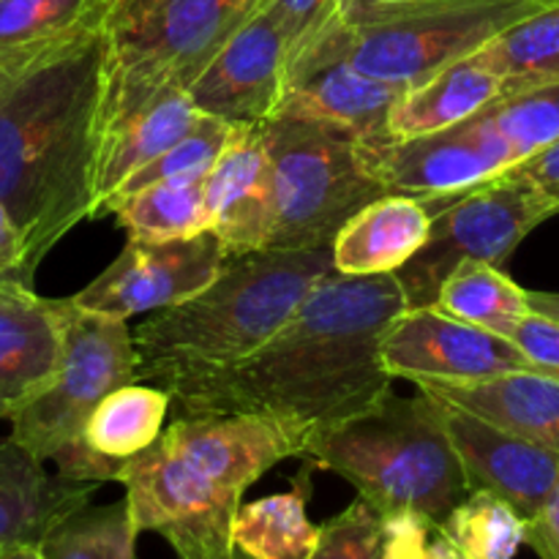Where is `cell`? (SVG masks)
I'll list each match as a JSON object with an SVG mask.
<instances>
[{
  "mask_svg": "<svg viewBox=\"0 0 559 559\" xmlns=\"http://www.w3.org/2000/svg\"><path fill=\"white\" fill-rule=\"evenodd\" d=\"M404 309L393 273L331 271L251 358L169 396L180 415H267L300 426L314 440L391 393L380 344Z\"/></svg>",
  "mask_w": 559,
  "mask_h": 559,
  "instance_id": "obj_1",
  "label": "cell"
},
{
  "mask_svg": "<svg viewBox=\"0 0 559 559\" xmlns=\"http://www.w3.org/2000/svg\"><path fill=\"white\" fill-rule=\"evenodd\" d=\"M104 36L0 71V205L20 229L27 273L96 211Z\"/></svg>",
  "mask_w": 559,
  "mask_h": 559,
  "instance_id": "obj_2",
  "label": "cell"
},
{
  "mask_svg": "<svg viewBox=\"0 0 559 559\" xmlns=\"http://www.w3.org/2000/svg\"><path fill=\"white\" fill-rule=\"evenodd\" d=\"M309 440L306 429L267 415H178L120 473L131 519L178 559H229L246 489L300 459Z\"/></svg>",
  "mask_w": 559,
  "mask_h": 559,
  "instance_id": "obj_3",
  "label": "cell"
},
{
  "mask_svg": "<svg viewBox=\"0 0 559 559\" xmlns=\"http://www.w3.org/2000/svg\"><path fill=\"white\" fill-rule=\"evenodd\" d=\"M331 271V246L229 257L200 295L151 311L131 331L136 380L173 393L243 364L276 336Z\"/></svg>",
  "mask_w": 559,
  "mask_h": 559,
  "instance_id": "obj_4",
  "label": "cell"
},
{
  "mask_svg": "<svg viewBox=\"0 0 559 559\" xmlns=\"http://www.w3.org/2000/svg\"><path fill=\"white\" fill-rule=\"evenodd\" d=\"M300 459L349 480L374 511L440 522L469 495V480L431 396H393L317 435Z\"/></svg>",
  "mask_w": 559,
  "mask_h": 559,
  "instance_id": "obj_5",
  "label": "cell"
},
{
  "mask_svg": "<svg viewBox=\"0 0 559 559\" xmlns=\"http://www.w3.org/2000/svg\"><path fill=\"white\" fill-rule=\"evenodd\" d=\"M260 0H115L104 20L102 136L167 87H189Z\"/></svg>",
  "mask_w": 559,
  "mask_h": 559,
  "instance_id": "obj_6",
  "label": "cell"
},
{
  "mask_svg": "<svg viewBox=\"0 0 559 559\" xmlns=\"http://www.w3.org/2000/svg\"><path fill=\"white\" fill-rule=\"evenodd\" d=\"M262 131L273 189L267 249L331 246L353 213L388 194L353 136L293 118L267 120Z\"/></svg>",
  "mask_w": 559,
  "mask_h": 559,
  "instance_id": "obj_7",
  "label": "cell"
},
{
  "mask_svg": "<svg viewBox=\"0 0 559 559\" xmlns=\"http://www.w3.org/2000/svg\"><path fill=\"white\" fill-rule=\"evenodd\" d=\"M136 382L129 320L91 314L63 298V347L52 380L9 418V437L49 464L74 445L93 409L120 385Z\"/></svg>",
  "mask_w": 559,
  "mask_h": 559,
  "instance_id": "obj_8",
  "label": "cell"
},
{
  "mask_svg": "<svg viewBox=\"0 0 559 559\" xmlns=\"http://www.w3.org/2000/svg\"><path fill=\"white\" fill-rule=\"evenodd\" d=\"M559 213L557 202L511 169L431 211L426 243L393 276L407 309L435 306L437 289L462 262L502 267L538 224Z\"/></svg>",
  "mask_w": 559,
  "mask_h": 559,
  "instance_id": "obj_9",
  "label": "cell"
},
{
  "mask_svg": "<svg viewBox=\"0 0 559 559\" xmlns=\"http://www.w3.org/2000/svg\"><path fill=\"white\" fill-rule=\"evenodd\" d=\"M559 0H462L338 33V58L377 80L418 85L469 58L513 22Z\"/></svg>",
  "mask_w": 559,
  "mask_h": 559,
  "instance_id": "obj_10",
  "label": "cell"
},
{
  "mask_svg": "<svg viewBox=\"0 0 559 559\" xmlns=\"http://www.w3.org/2000/svg\"><path fill=\"white\" fill-rule=\"evenodd\" d=\"M360 151L388 194L420 202L451 200L519 164L516 153L484 112L451 129L360 145Z\"/></svg>",
  "mask_w": 559,
  "mask_h": 559,
  "instance_id": "obj_11",
  "label": "cell"
},
{
  "mask_svg": "<svg viewBox=\"0 0 559 559\" xmlns=\"http://www.w3.org/2000/svg\"><path fill=\"white\" fill-rule=\"evenodd\" d=\"M224 260L213 233L167 243L129 240L112 265L69 300L91 314L131 320L200 295L218 276Z\"/></svg>",
  "mask_w": 559,
  "mask_h": 559,
  "instance_id": "obj_12",
  "label": "cell"
},
{
  "mask_svg": "<svg viewBox=\"0 0 559 559\" xmlns=\"http://www.w3.org/2000/svg\"><path fill=\"white\" fill-rule=\"evenodd\" d=\"M382 366L396 380L473 382L486 377L533 371L516 344L478 325L456 320L437 306L404 309L380 344Z\"/></svg>",
  "mask_w": 559,
  "mask_h": 559,
  "instance_id": "obj_13",
  "label": "cell"
},
{
  "mask_svg": "<svg viewBox=\"0 0 559 559\" xmlns=\"http://www.w3.org/2000/svg\"><path fill=\"white\" fill-rule=\"evenodd\" d=\"M186 91L202 115L267 123L287 91V41L271 11L257 5Z\"/></svg>",
  "mask_w": 559,
  "mask_h": 559,
  "instance_id": "obj_14",
  "label": "cell"
},
{
  "mask_svg": "<svg viewBox=\"0 0 559 559\" xmlns=\"http://www.w3.org/2000/svg\"><path fill=\"white\" fill-rule=\"evenodd\" d=\"M437 407L469 489L491 491L516 508L522 519H533L557 489L559 453L456 404L437 402Z\"/></svg>",
  "mask_w": 559,
  "mask_h": 559,
  "instance_id": "obj_15",
  "label": "cell"
},
{
  "mask_svg": "<svg viewBox=\"0 0 559 559\" xmlns=\"http://www.w3.org/2000/svg\"><path fill=\"white\" fill-rule=\"evenodd\" d=\"M205 207L227 260L267 249L273 189L262 123H235L227 147L205 175Z\"/></svg>",
  "mask_w": 559,
  "mask_h": 559,
  "instance_id": "obj_16",
  "label": "cell"
},
{
  "mask_svg": "<svg viewBox=\"0 0 559 559\" xmlns=\"http://www.w3.org/2000/svg\"><path fill=\"white\" fill-rule=\"evenodd\" d=\"M404 91L407 85L377 80L336 58L289 82L273 118L306 120L353 136L360 145H377L385 142L388 115Z\"/></svg>",
  "mask_w": 559,
  "mask_h": 559,
  "instance_id": "obj_17",
  "label": "cell"
},
{
  "mask_svg": "<svg viewBox=\"0 0 559 559\" xmlns=\"http://www.w3.org/2000/svg\"><path fill=\"white\" fill-rule=\"evenodd\" d=\"M60 347L63 298H41L20 282L0 284V420L52 380Z\"/></svg>",
  "mask_w": 559,
  "mask_h": 559,
  "instance_id": "obj_18",
  "label": "cell"
},
{
  "mask_svg": "<svg viewBox=\"0 0 559 559\" xmlns=\"http://www.w3.org/2000/svg\"><path fill=\"white\" fill-rule=\"evenodd\" d=\"M96 489L60 478L11 437H0V549L41 544L55 524L85 508Z\"/></svg>",
  "mask_w": 559,
  "mask_h": 559,
  "instance_id": "obj_19",
  "label": "cell"
},
{
  "mask_svg": "<svg viewBox=\"0 0 559 559\" xmlns=\"http://www.w3.org/2000/svg\"><path fill=\"white\" fill-rule=\"evenodd\" d=\"M415 388L559 453V380L538 371H511L473 382H420Z\"/></svg>",
  "mask_w": 559,
  "mask_h": 559,
  "instance_id": "obj_20",
  "label": "cell"
},
{
  "mask_svg": "<svg viewBox=\"0 0 559 559\" xmlns=\"http://www.w3.org/2000/svg\"><path fill=\"white\" fill-rule=\"evenodd\" d=\"M431 211L404 194H382L344 222L331 243L333 271L342 276L396 273L426 243Z\"/></svg>",
  "mask_w": 559,
  "mask_h": 559,
  "instance_id": "obj_21",
  "label": "cell"
},
{
  "mask_svg": "<svg viewBox=\"0 0 559 559\" xmlns=\"http://www.w3.org/2000/svg\"><path fill=\"white\" fill-rule=\"evenodd\" d=\"M200 109L191 102L186 87H167L156 93L151 102L120 120L118 126L102 136L96 164V211L102 213L104 202L126 183L134 173H140L147 162L162 156L169 145L180 140L186 131L194 129L200 120Z\"/></svg>",
  "mask_w": 559,
  "mask_h": 559,
  "instance_id": "obj_22",
  "label": "cell"
},
{
  "mask_svg": "<svg viewBox=\"0 0 559 559\" xmlns=\"http://www.w3.org/2000/svg\"><path fill=\"white\" fill-rule=\"evenodd\" d=\"M506 96V85L491 69H486L475 52L469 58L445 66L429 80L407 87L393 104L385 123L388 140H413L431 131L451 129L491 107Z\"/></svg>",
  "mask_w": 559,
  "mask_h": 559,
  "instance_id": "obj_23",
  "label": "cell"
},
{
  "mask_svg": "<svg viewBox=\"0 0 559 559\" xmlns=\"http://www.w3.org/2000/svg\"><path fill=\"white\" fill-rule=\"evenodd\" d=\"M115 0H0V71H16L96 36Z\"/></svg>",
  "mask_w": 559,
  "mask_h": 559,
  "instance_id": "obj_24",
  "label": "cell"
},
{
  "mask_svg": "<svg viewBox=\"0 0 559 559\" xmlns=\"http://www.w3.org/2000/svg\"><path fill=\"white\" fill-rule=\"evenodd\" d=\"M309 497V475H300L289 491L240 506L233 519V549L249 559H309L320 544Z\"/></svg>",
  "mask_w": 559,
  "mask_h": 559,
  "instance_id": "obj_25",
  "label": "cell"
},
{
  "mask_svg": "<svg viewBox=\"0 0 559 559\" xmlns=\"http://www.w3.org/2000/svg\"><path fill=\"white\" fill-rule=\"evenodd\" d=\"M173 396L151 382H129L115 388L87 418L82 442L98 456L126 464L145 451L164 429Z\"/></svg>",
  "mask_w": 559,
  "mask_h": 559,
  "instance_id": "obj_26",
  "label": "cell"
},
{
  "mask_svg": "<svg viewBox=\"0 0 559 559\" xmlns=\"http://www.w3.org/2000/svg\"><path fill=\"white\" fill-rule=\"evenodd\" d=\"M129 240L167 243V240L194 238L211 233V216L205 207V175L186 180H164L109 202Z\"/></svg>",
  "mask_w": 559,
  "mask_h": 559,
  "instance_id": "obj_27",
  "label": "cell"
},
{
  "mask_svg": "<svg viewBox=\"0 0 559 559\" xmlns=\"http://www.w3.org/2000/svg\"><path fill=\"white\" fill-rule=\"evenodd\" d=\"M475 58L500 76L506 96L559 82V3L513 22Z\"/></svg>",
  "mask_w": 559,
  "mask_h": 559,
  "instance_id": "obj_28",
  "label": "cell"
},
{
  "mask_svg": "<svg viewBox=\"0 0 559 559\" xmlns=\"http://www.w3.org/2000/svg\"><path fill=\"white\" fill-rule=\"evenodd\" d=\"M435 306L502 338L530 314L527 289L489 262H462L453 267L437 289Z\"/></svg>",
  "mask_w": 559,
  "mask_h": 559,
  "instance_id": "obj_29",
  "label": "cell"
},
{
  "mask_svg": "<svg viewBox=\"0 0 559 559\" xmlns=\"http://www.w3.org/2000/svg\"><path fill=\"white\" fill-rule=\"evenodd\" d=\"M437 533L451 546L453 559H513L524 546L527 519L486 489H469L437 522Z\"/></svg>",
  "mask_w": 559,
  "mask_h": 559,
  "instance_id": "obj_30",
  "label": "cell"
},
{
  "mask_svg": "<svg viewBox=\"0 0 559 559\" xmlns=\"http://www.w3.org/2000/svg\"><path fill=\"white\" fill-rule=\"evenodd\" d=\"M136 530L129 502L91 506L69 513L41 540L44 559H136Z\"/></svg>",
  "mask_w": 559,
  "mask_h": 559,
  "instance_id": "obj_31",
  "label": "cell"
},
{
  "mask_svg": "<svg viewBox=\"0 0 559 559\" xmlns=\"http://www.w3.org/2000/svg\"><path fill=\"white\" fill-rule=\"evenodd\" d=\"M235 123L222 118H213V115H200V120L194 123V129L186 131L175 145H169L162 156H156L153 162H147L140 173L131 175L107 202H104L102 213L107 211L109 202L120 200L126 194H134V191L145 189V186L164 183V180H186V178H202L207 175V169L218 162V156L227 147L229 136H233ZM98 213V216H102Z\"/></svg>",
  "mask_w": 559,
  "mask_h": 559,
  "instance_id": "obj_32",
  "label": "cell"
},
{
  "mask_svg": "<svg viewBox=\"0 0 559 559\" xmlns=\"http://www.w3.org/2000/svg\"><path fill=\"white\" fill-rule=\"evenodd\" d=\"M519 162L559 140V82L511 93L484 109Z\"/></svg>",
  "mask_w": 559,
  "mask_h": 559,
  "instance_id": "obj_33",
  "label": "cell"
},
{
  "mask_svg": "<svg viewBox=\"0 0 559 559\" xmlns=\"http://www.w3.org/2000/svg\"><path fill=\"white\" fill-rule=\"evenodd\" d=\"M309 559H385L382 513L364 497L320 524V544Z\"/></svg>",
  "mask_w": 559,
  "mask_h": 559,
  "instance_id": "obj_34",
  "label": "cell"
},
{
  "mask_svg": "<svg viewBox=\"0 0 559 559\" xmlns=\"http://www.w3.org/2000/svg\"><path fill=\"white\" fill-rule=\"evenodd\" d=\"M271 11L287 41V66L295 55L304 52L328 25L338 20L336 0H260Z\"/></svg>",
  "mask_w": 559,
  "mask_h": 559,
  "instance_id": "obj_35",
  "label": "cell"
},
{
  "mask_svg": "<svg viewBox=\"0 0 559 559\" xmlns=\"http://www.w3.org/2000/svg\"><path fill=\"white\" fill-rule=\"evenodd\" d=\"M385 559H453L451 546L437 533V522L413 511L385 513Z\"/></svg>",
  "mask_w": 559,
  "mask_h": 559,
  "instance_id": "obj_36",
  "label": "cell"
},
{
  "mask_svg": "<svg viewBox=\"0 0 559 559\" xmlns=\"http://www.w3.org/2000/svg\"><path fill=\"white\" fill-rule=\"evenodd\" d=\"M508 342L516 344L519 353L538 374L559 380V322L530 311L511 333Z\"/></svg>",
  "mask_w": 559,
  "mask_h": 559,
  "instance_id": "obj_37",
  "label": "cell"
},
{
  "mask_svg": "<svg viewBox=\"0 0 559 559\" xmlns=\"http://www.w3.org/2000/svg\"><path fill=\"white\" fill-rule=\"evenodd\" d=\"M336 3L338 20L347 27H360L413 14V11L429 5L431 0H336Z\"/></svg>",
  "mask_w": 559,
  "mask_h": 559,
  "instance_id": "obj_38",
  "label": "cell"
},
{
  "mask_svg": "<svg viewBox=\"0 0 559 559\" xmlns=\"http://www.w3.org/2000/svg\"><path fill=\"white\" fill-rule=\"evenodd\" d=\"M511 173L559 205V140L519 162L516 167H511Z\"/></svg>",
  "mask_w": 559,
  "mask_h": 559,
  "instance_id": "obj_39",
  "label": "cell"
},
{
  "mask_svg": "<svg viewBox=\"0 0 559 559\" xmlns=\"http://www.w3.org/2000/svg\"><path fill=\"white\" fill-rule=\"evenodd\" d=\"M524 544L533 546L540 559H559V484L549 500L540 506L533 519H527V535Z\"/></svg>",
  "mask_w": 559,
  "mask_h": 559,
  "instance_id": "obj_40",
  "label": "cell"
},
{
  "mask_svg": "<svg viewBox=\"0 0 559 559\" xmlns=\"http://www.w3.org/2000/svg\"><path fill=\"white\" fill-rule=\"evenodd\" d=\"M0 278L33 287V276L25 265V243L3 205H0Z\"/></svg>",
  "mask_w": 559,
  "mask_h": 559,
  "instance_id": "obj_41",
  "label": "cell"
},
{
  "mask_svg": "<svg viewBox=\"0 0 559 559\" xmlns=\"http://www.w3.org/2000/svg\"><path fill=\"white\" fill-rule=\"evenodd\" d=\"M527 304L530 311H535V314H544L559 322V293H530L527 289Z\"/></svg>",
  "mask_w": 559,
  "mask_h": 559,
  "instance_id": "obj_42",
  "label": "cell"
},
{
  "mask_svg": "<svg viewBox=\"0 0 559 559\" xmlns=\"http://www.w3.org/2000/svg\"><path fill=\"white\" fill-rule=\"evenodd\" d=\"M0 559H44L41 544H14L0 549Z\"/></svg>",
  "mask_w": 559,
  "mask_h": 559,
  "instance_id": "obj_43",
  "label": "cell"
},
{
  "mask_svg": "<svg viewBox=\"0 0 559 559\" xmlns=\"http://www.w3.org/2000/svg\"><path fill=\"white\" fill-rule=\"evenodd\" d=\"M440 3H462V0H431L429 5H440ZM429 5H424V9H429ZM420 11V9H418Z\"/></svg>",
  "mask_w": 559,
  "mask_h": 559,
  "instance_id": "obj_44",
  "label": "cell"
},
{
  "mask_svg": "<svg viewBox=\"0 0 559 559\" xmlns=\"http://www.w3.org/2000/svg\"><path fill=\"white\" fill-rule=\"evenodd\" d=\"M229 559H249V557H243L240 551H233V557H229Z\"/></svg>",
  "mask_w": 559,
  "mask_h": 559,
  "instance_id": "obj_45",
  "label": "cell"
},
{
  "mask_svg": "<svg viewBox=\"0 0 559 559\" xmlns=\"http://www.w3.org/2000/svg\"><path fill=\"white\" fill-rule=\"evenodd\" d=\"M3 282H11V278H0V284H3Z\"/></svg>",
  "mask_w": 559,
  "mask_h": 559,
  "instance_id": "obj_46",
  "label": "cell"
}]
</instances>
